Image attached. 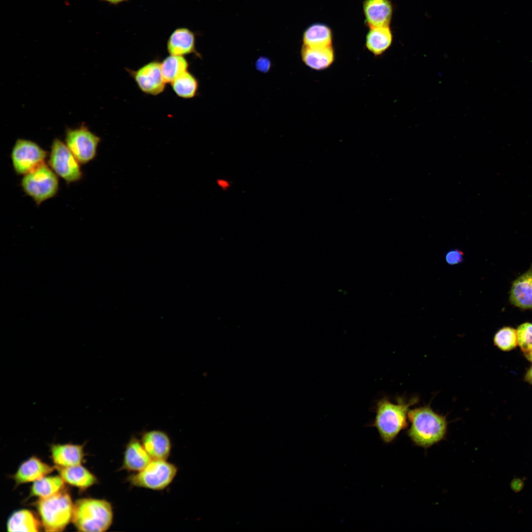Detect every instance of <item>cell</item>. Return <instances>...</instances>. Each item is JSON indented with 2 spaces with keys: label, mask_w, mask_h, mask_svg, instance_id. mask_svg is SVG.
<instances>
[{
  "label": "cell",
  "mask_w": 532,
  "mask_h": 532,
  "mask_svg": "<svg viewBox=\"0 0 532 532\" xmlns=\"http://www.w3.org/2000/svg\"><path fill=\"white\" fill-rule=\"evenodd\" d=\"M100 141V137L84 124L67 128L65 131V143L81 164H86L96 157Z\"/></svg>",
  "instance_id": "cell-7"
},
{
  "label": "cell",
  "mask_w": 532,
  "mask_h": 532,
  "mask_svg": "<svg viewBox=\"0 0 532 532\" xmlns=\"http://www.w3.org/2000/svg\"><path fill=\"white\" fill-rule=\"evenodd\" d=\"M55 468L65 483L82 490L86 489L98 482L96 476L81 465Z\"/></svg>",
  "instance_id": "cell-19"
},
{
  "label": "cell",
  "mask_w": 532,
  "mask_h": 532,
  "mask_svg": "<svg viewBox=\"0 0 532 532\" xmlns=\"http://www.w3.org/2000/svg\"><path fill=\"white\" fill-rule=\"evenodd\" d=\"M302 42L303 46L309 48H323L332 46V30L325 24H312L304 30Z\"/></svg>",
  "instance_id": "cell-21"
},
{
  "label": "cell",
  "mask_w": 532,
  "mask_h": 532,
  "mask_svg": "<svg viewBox=\"0 0 532 532\" xmlns=\"http://www.w3.org/2000/svg\"><path fill=\"white\" fill-rule=\"evenodd\" d=\"M494 343L502 351L513 349L518 344L516 330L510 327L501 328L495 334Z\"/></svg>",
  "instance_id": "cell-26"
},
{
  "label": "cell",
  "mask_w": 532,
  "mask_h": 532,
  "mask_svg": "<svg viewBox=\"0 0 532 532\" xmlns=\"http://www.w3.org/2000/svg\"><path fill=\"white\" fill-rule=\"evenodd\" d=\"M178 468L166 460H152L143 469L128 476L131 485L154 491L162 490L173 480Z\"/></svg>",
  "instance_id": "cell-6"
},
{
  "label": "cell",
  "mask_w": 532,
  "mask_h": 532,
  "mask_svg": "<svg viewBox=\"0 0 532 532\" xmlns=\"http://www.w3.org/2000/svg\"><path fill=\"white\" fill-rule=\"evenodd\" d=\"M55 467L42 462L35 456H32L23 462L19 466L13 479L16 486L34 482L49 474Z\"/></svg>",
  "instance_id": "cell-16"
},
{
  "label": "cell",
  "mask_w": 532,
  "mask_h": 532,
  "mask_svg": "<svg viewBox=\"0 0 532 532\" xmlns=\"http://www.w3.org/2000/svg\"><path fill=\"white\" fill-rule=\"evenodd\" d=\"M417 402V398L407 402L399 398L396 403L387 397L379 399L374 407V418L367 426L376 429L384 443H391L407 427L409 407Z\"/></svg>",
  "instance_id": "cell-1"
},
{
  "label": "cell",
  "mask_w": 532,
  "mask_h": 532,
  "mask_svg": "<svg viewBox=\"0 0 532 532\" xmlns=\"http://www.w3.org/2000/svg\"><path fill=\"white\" fill-rule=\"evenodd\" d=\"M524 353L526 358L532 363V350Z\"/></svg>",
  "instance_id": "cell-33"
},
{
  "label": "cell",
  "mask_w": 532,
  "mask_h": 532,
  "mask_svg": "<svg viewBox=\"0 0 532 532\" xmlns=\"http://www.w3.org/2000/svg\"><path fill=\"white\" fill-rule=\"evenodd\" d=\"M33 513L28 509L13 512L6 523L8 532H38L42 525Z\"/></svg>",
  "instance_id": "cell-22"
},
{
  "label": "cell",
  "mask_w": 532,
  "mask_h": 532,
  "mask_svg": "<svg viewBox=\"0 0 532 532\" xmlns=\"http://www.w3.org/2000/svg\"><path fill=\"white\" fill-rule=\"evenodd\" d=\"M126 69L143 93L157 96L165 90L166 83L163 77L159 61H150L136 70Z\"/></svg>",
  "instance_id": "cell-10"
},
{
  "label": "cell",
  "mask_w": 532,
  "mask_h": 532,
  "mask_svg": "<svg viewBox=\"0 0 532 532\" xmlns=\"http://www.w3.org/2000/svg\"><path fill=\"white\" fill-rule=\"evenodd\" d=\"M363 9L369 28L389 26L393 13L390 0H364Z\"/></svg>",
  "instance_id": "cell-11"
},
{
  "label": "cell",
  "mask_w": 532,
  "mask_h": 532,
  "mask_svg": "<svg viewBox=\"0 0 532 532\" xmlns=\"http://www.w3.org/2000/svg\"><path fill=\"white\" fill-rule=\"evenodd\" d=\"M141 441L153 460H166L170 455L171 442L165 432L153 430L143 433Z\"/></svg>",
  "instance_id": "cell-15"
},
{
  "label": "cell",
  "mask_w": 532,
  "mask_h": 532,
  "mask_svg": "<svg viewBox=\"0 0 532 532\" xmlns=\"http://www.w3.org/2000/svg\"><path fill=\"white\" fill-rule=\"evenodd\" d=\"M393 39L389 26L370 28L366 35V47L373 55L379 56L390 48Z\"/></svg>",
  "instance_id": "cell-20"
},
{
  "label": "cell",
  "mask_w": 532,
  "mask_h": 532,
  "mask_svg": "<svg viewBox=\"0 0 532 532\" xmlns=\"http://www.w3.org/2000/svg\"><path fill=\"white\" fill-rule=\"evenodd\" d=\"M189 63L184 56L169 55L161 62L163 77L166 83H170L177 77L187 71Z\"/></svg>",
  "instance_id": "cell-25"
},
{
  "label": "cell",
  "mask_w": 532,
  "mask_h": 532,
  "mask_svg": "<svg viewBox=\"0 0 532 532\" xmlns=\"http://www.w3.org/2000/svg\"><path fill=\"white\" fill-rule=\"evenodd\" d=\"M65 482L60 476L46 475L34 481L30 490V497L45 498L65 489Z\"/></svg>",
  "instance_id": "cell-23"
},
{
  "label": "cell",
  "mask_w": 532,
  "mask_h": 532,
  "mask_svg": "<svg viewBox=\"0 0 532 532\" xmlns=\"http://www.w3.org/2000/svg\"><path fill=\"white\" fill-rule=\"evenodd\" d=\"M257 68L262 71H267L270 66V61L265 58H261L257 62Z\"/></svg>",
  "instance_id": "cell-29"
},
{
  "label": "cell",
  "mask_w": 532,
  "mask_h": 532,
  "mask_svg": "<svg viewBox=\"0 0 532 532\" xmlns=\"http://www.w3.org/2000/svg\"><path fill=\"white\" fill-rule=\"evenodd\" d=\"M170 84L174 93L184 99L195 97L199 86L197 78L188 70L181 74Z\"/></svg>",
  "instance_id": "cell-24"
},
{
  "label": "cell",
  "mask_w": 532,
  "mask_h": 532,
  "mask_svg": "<svg viewBox=\"0 0 532 532\" xmlns=\"http://www.w3.org/2000/svg\"><path fill=\"white\" fill-rule=\"evenodd\" d=\"M509 300L522 309H532V264L529 269L512 282Z\"/></svg>",
  "instance_id": "cell-12"
},
{
  "label": "cell",
  "mask_w": 532,
  "mask_h": 532,
  "mask_svg": "<svg viewBox=\"0 0 532 532\" xmlns=\"http://www.w3.org/2000/svg\"><path fill=\"white\" fill-rule=\"evenodd\" d=\"M464 260L463 252L458 249L449 251L445 255V260L450 265H455L461 263Z\"/></svg>",
  "instance_id": "cell-28"
},
{
  "label": "cell",
  "mask_w": 532,
  "mask_h": 532,
  "mask_svg": "<svg viewBox=\"0 0 532 532\" xmlns=\"http://www.w3.org/2000/svg\"><path fill=\"white\" fill-rule=\"evenodd\" d=\"M50 451L55 467L81 465L84 455L83 445L55 444L51 445Z\"/></svg>",
  "instance_id": "cell-17"
},
{
  "label": "cell",
  "mask_w": 532,
  "mask_h": 532,
  "mask_svg": "<svg viewBox=\"0 0 532 532\" xmlns=\"http://www.w3.org/2000/svg\"><path fill=\"white\" fill-rule=\"evenodd\" d=\"M410 423L407 434L414 445L429 448L444 439L447 431L446 416L434 412L429 406L410 409Z\"/></svg>",
  "instance_id": "cell-2"
},
{
  "label": "cell",
  "mask_w": 532,
  "mask_h": 532,
  "mask_svg": "<svg viewBox=\"0 0 532 532\" xmlns=\"http://www.w3.org/2000/svg\"><path fill=\"white\" fill-rule=\"evenodd\" d=\"M217 185L222 189H228L230 186V182L224 179H219L217 181Z\"/></svg>",
  "instance_id": "cell-30"
},
{
  "label": "cell",
  "mask_w": 532,
  "mask_h": 532,
  "mask_svg": "<svg viewBox=\"0 0 532 532\" xmlns=\"http://www.w3.org/2000/svg\"><path fill=\"white\" fill-rule=\"evenodd\" d=\"M152 460L141 440L133 436L126 445L120 469L130 472H138L144 468Z\"/></svg>",
  "instance_id": "cell-13"
},
{
  "label": "cell",
  "mask_w": 532,
  "mask_h": 532,
  "mask_svg": "<svg viewBox=\"0 0 532 532\" xmlns=\"http://www.w3.org/2000/svg\"><path fill=\"white\" fill-rule=\"evenodd\" d=\"M48 164L54 172L67 183L78 181L82 178L80 163L65 143L57 138L52 142Z\"/></svg>",
  "instance_id": "cell-8"
},
{
  "label": "cell",
  "mask_w": 532,
  "mask_h": 532,
  "mask_svg": "<svg viewBox=\"0 0 532 532\" xmlns=\"http://www.w3.org/2000/svg\"><path fill=\"white\" fill-rule=\"evenodd\" d=\"M166 49L169 55L184 56L195 54L200 57L196 47V34L187 28L175 29L166 42Z\"/></svg>",
  "instance_id": "cell-14"
},
{
  "label": "cell",
  "mask_w": 532,
  "mask_h": 532,
  "mask_svg": "<svg viewBox=\"0 0 532 532\" xmlns=\"http://www.w3.org/2000/svg\"><path fill=\"white\" fill-rule=\"evenodd\" d=\"M113 519L112 506L105 499L83 498L73 504L71 521L79 531L105 532L111 526Z\"/></svg>",
  "instance_id": "cell-3"
},
{
  "label": "cell",
  "mask_w": 532,
  "mask_h": 532,
  "mask_svg": "<svg viewBox=\"0 0 532 532\" xmlns=\"http://www.w3.org/2000/svg\"><path fill=\"white\" fill-rule=\"evenodd\" d=\"M48 152L32 140L18 138L14 144L11 159L18 175H25L44 163Z\"/></svg>",
  "instance_id": "cell-9"
},
{
  "label": "cell",
  "mask_w": 532,
  "mask_h": 532,
  "mask_svg": "<svg viewBox=\"0 0 532 532\" xmlns=\"http://www.w3.org/2000/svg\"><path fill=\"white\" fill-rule=\"evenodd\" d=\"M525 379L527 382L532 385V366L527 371Z\"/></svg>",
  "instance_id": "cell-31"
},
{
  "label": "cell",
  "mask_w": 532,
  "mask_h": 532,
  "mask_svg": "<svg viewBox=\"0 0 532 532\" xmlns=\"http://www.w3.org/2000/svg\"><path fill=\"white\" fill-rule=\"evenodd\" d=\"M73 503L65 489L52 496L40 498L36 508L45 531H63L72 520Z\"/></svg>",
  "instance_id": "cell-4"
},
{
  "label": "cell",
  "mask_w": 532,
  "mask_h": 532,
  "mask_svg": "<svg viewBox=\"0 0 532 532\" xmlns=\"http://www.w3.org/2000/svg\"><path fill=\"white\" fill-rule=\"evenodd\" d=\"M57 176L44 163L24 175L21 186L25 193L39 205L57 194L59 187Z\"/></svg>",
  "instance_id": "cell-5"
},
{
  "label": "cell",
  "mask_w": 532,
  "mask_h": 532,
  "mask_svg": "<svg viewBox=\"0 0 532 532\" xmlns=\"http://www.w3.org/2000/svg\"><path fill=\"white\" fill-rule=\"evenodd\" d=\"M518 345L524 353L532 350V323L525 322L517 330Z\"/></svg>",
  "instance_id": "cell-27"
},
{
  "label": "cell",
  "mask_w": 532,
  "mask_h": 532,
  "mask_svg": "<svg viewBox=\"0 0 532 532\" xmlns=\"http://www.w3.org/2000/svg\"><path fill=\"white\" fill-rule=\"evenodd\" d=\"M102 1H106L110 4L113 5H117L123 2L127 1L128 0H101Z\"/></svg>",
  "instance_id": "cell-32"
},
{
  "label": "cell",
  "mask_w": 532,
  "mask_h": 532,
  "mask_svg": "<svg viewBox=\"0 0 532 532\" xmlns=\"http://www.w3.org/2000/svg\"><path fill=\"white\" fill-rule=\"evenodd\" d=\"M301 59L304 64L316 71L325 70L330 67L335 60V53L332 46L323 48L302 46Z\"/></svg>",
  "instance_id": "cell-18"
}]
</instances>
